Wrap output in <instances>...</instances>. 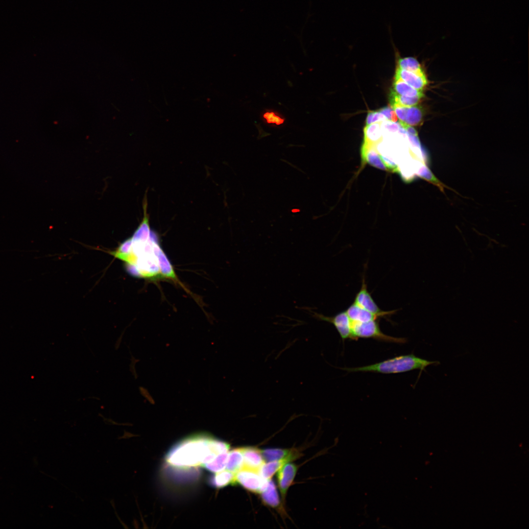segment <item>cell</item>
<instances>
[{"instance_id":"cell-1","label":"cell","mask_w":529,"mask_h":529,"mask_svg":"<svg viewBox=\"0 0 529 529\" xmlns=\"http://www.w3.org/2000/svg\"><path fill=\"white\" fill-rule=\"evenodd\" d=\"M132 237L110 253L122 261L126 271L139 278L176 279L172 265L160 247L156 235L150 230L148 215Z\"/></svg>"},{"instance_id":"cell-2","label":"cell","mask_w":529,"mask_h":529,"mask_svg":"<svg viewBox=\"0 0 529 529\" xmlns=\"http://www.w3.org/2000/svg\"><path fill=\"white\" fill-rule=\"evenodd\" d=\"M229 449L230 446L226 442L208 436L197 435L177 444L168 452L166 459L169 465L176 468L203 467Z\"/></svg>"},{"instance_id":"cell-3","label":"cell","mask_w":529,"mask_h":529,"mask_svg":"<svg viewBox=\"0 0 529 529\" xmlns=\"http://www.w3.org/2000/svg\"><path fill=\"white\" fill-rule=\"evenodd\" d=\"M437 361H430L413 354L396 357L373 364L354 368H344L348 372H373L382 374L403 373L415 369L422 372L431 365H438Z\"/></svg>"},{"instance_id":"cell-4","label":"cell","mask_w":529,"mask_h":529,"mask_svg":"<svg viewBox=\"0 0 529 529\" xmlns=\"http://www.w3.org/2000/svg\"><path fill=\"white\" fill-rule=\"evenodd\" d=\"M377 320L363 322L351 321L352 339L356 340L358 338H372L379 340L395 343H405L406 341L405 338L395 337L384 334L381 331Z\"/></svg>"},{"instance_id":"cell-5","label":"cell","mask_w":529,"mask_h":529,"mask_svg":"<svg viewBox=\"0 0 529 529\" xmlns=\"http://www.w3.org/2000/svg\"><path fill=\"white\" fill-rule=\"evenodd\" d=\"M268 480L262 477L258 471L245 468L235 474V483L256 493H261L266 488Z\"/></svg>"},{"instance_id":"cell-6","label":"cell","mask_w":529,"mask_h":529,"mask_svg":"<svg viewBox=\"0 0 529 529\" xmlns=\"http://www.w3.org/2000/svg\"><path fill=\"white\" fill-rule=\"evenodd\" d=\"M312 315L314 318L329 322L332 324L337 331L342 340L352 337L351 322L346 312L343 311L332 316H328L322 314L311 312Z\"/></svg>"},{"instance_id":"cell-7","label":"cell","mask_w":529,"mask_h":529,"mask_svg":"<svg viewBox=\"0 0 529 529\" xmlns=\"http://www.w3.org/2000/svg\"><path fill=\"white\" fill-rule=\"evenodd\" d=\"M354 302L380 317L391 315L396 312V310L384 311L379 307L367 290L365 277L362 278L361 289L356 294Z\"/></svg>"},{"instance_id":"cell-8","label":"cell","mask_w":529,"mask_h":529,"mask_svg":"<svg viewBox=\"0 0 529 529\" xmlns=\"http://www.w3.org/2000/svg\"><path fill=\"white\" fill-rule=\"evenodd\" d=\"M297 471V465L289 462L285 463L278 470L277 476L278 487L284 505L287 491L293 481Z\"/></svg>"},{"instance_id":"cell-9","label":"cell","mask_w":529,"mask_h":529,"mask_svg":"<svg viewBox=\"0 0 529 529\" xmlns=\"http://www.w3.org/2000/svg\"><path fill=\"white\" fill-rule=\"evenodd\" d=\"M241 450L243 457V468L258 472L264 463L261 450L255 447H241Z\"/></svg>"},{"instance_id":"cell-10","label":"cell","mask_w":529,"mask_h":529,"mask_svg":"<svg viewBox=\"0 0 529 529\" xmlns=\"http://www.w3.org/2000/svg\"><path fill=\"white\" fill-rule=\"evenodd\" d=\"M261 452L264 460L267 461L284 459L290 462L300 456L299 451L295 449L269 448Z\"/></svg>"},{"instance_id":"cell-11","label":"cell","mask_w":529,"mask_h":529,"mask_svg":"<svg viewBox=\"0 0 529 529\" xmlns=\"http://www.w3.org/2000/svg\"><path fill=\"white\" fill-rule=\"evenodd\" d=\"M395 76L400 78L413 88L420 91H423L428 83L427 77L424 72H413L397 67Z\"/></svg>"},{"instance_id":"cell-12","label":"cell","mask_w":529,"mask_h":529,"mask_svg":"<svg viewBox=\"0 0 529 529\" xmlns=\"http://www.w3.org/2000/svg\"><path fill=\"white\" fill-rule=\"evenodd\" d=\"M361 152L362 163H367L379 169L386 170L375 145L363 143Z\"/></svg>"},{"instance_id":"cell-13","label":"cell","mask_w":529,"mask_h":529,"mask_svg":"<svg viewBox=\"0 0 529 529\" xmlns=\"http://www.w3.org/2000/svg\"><path fill=\"white\" fill-rule=\"evenodd\" d=\"M346 312L351 321L353 322H363L380 318L379 316L364 310L354 302L348 307Z\"/></svg>"},{"instance_id":"cell-14","label":"cell","mask_w":529,"mask_h":529,"mask_svg":"<svg viewBox=\"0 0 529 529\" xmlns=\"http://www.w3.org/2000/svg\"><path fill=\"white\" fill-rule=\"evenodd\" d=\"M263 503L273 508H279L281 502L275 483L269 480L266 488L260 493Z\"/></svg>"},{"instance_id":"cell-15","label":"cell","mask_w":529,"mask_h":529,"mask_svg":"<svg viewBox=\"0 0 529 529\" xmlns=\"http://www.w3.org/2000/svg\"><path fill=\"white\" fill-rule=\"evenodd\" d=\"M363 131V143L376 146L383 140V133L381 122L366 125Z\"/></svg>"},{"instance_id":"cell-16","label":"cell","mask_w":529,"mask_h":529,"mask_svg":"<svg viewBox=\"0 0 529 529\" xmlns=\"http://www.w3.org/2000/svg\"><path fill=\"white\" fill-rule=\"evenodd\" d=\"M393 92L399 95L414 97L424 96L423 91L417 90L406 83L400 78L395 76L393 84Z\"/></svg>"},{"instance_id":"cell-17","label":"cell","mask_w":529,"mask_h":529,"mask_svg":"<svg viewBox=\"0 0 529 529\" xmlns=\"http://www.w3.org/2000/svg\"><path fill=\"white\" fill-rule=\"evenodd\" d=\"M243 467V457L241 448L229 452L225 469L234 474Z\"/></svg>"},{"instance_id":"cell-18","label":"cell","mask_w":529,"mask_h":529,"mask_svg":"<svg viewBox=\"0 0 529 529\" xmlns=\"http://www.w3.org/2000/svg\"><path fill=\"white\" fill-rule=\"evenodd\" d=\"M423 117V110L417 105L407 107L405 120L403 124H400L402 127L406 125L416 126L422 121Z\"/></svg>"},{"instance_id":"cell-19","label":"cell","mask_w":529,"mask_h":529,"mask_svg":"<svg viewBox=\"0 0 529 529\" xmlns=\"http://www.w3.org/2000/svg\"><path fill=\"white\" fill-rule=\"evenodd\" d=\"M212 484L217 488H221L229 484H235V474L223 470L215 473L211 479Z\"/></svg>"},{"instance_id":"cell-20","label":"cell","mask_w":529,"mask_h":529,"mask_svg":"<svg viewBox=\"0 0 529 529\" xmlns=\"http://www.w3.org/2000/svg\"><path fill=\"white\" fill-rule=\"evenodd\" d=\"M287 462H289L287 460L282 459L264 463L258 472L264 478L270 480L274 474Z\"/></svg>"},{"instance_id":"cell-21","label":"cell","mask_w":529,"mask_h":529,"mask_svg":"<svg viewBox=\"0 0 529 529\" xmlns=\"http://www.w3.org/2000/svg\"><path fill=\"white\" fill-rule=\"evenodd\" d=\"M423 96H418L414 97H409L399 95L391 91L390 94V102L391 105L395 104L404 106H412L417 105Z\"/></svg>"},{"instance_id":"cell-22","label":"cell","mask_w":529,"mask_h":529,"mask_svg":"<svg viewBox=\"0 0 529 529\" xmlns=\"http://www.w3.org/2000/svg\"><path fill=\"white\" fill-rule=\"evenodd\" d=\"M229 452H224L219 454L214 460L209 463L205 464L203 465V467L215 473L225 470Z\"/></svg>"},{"instance_id":"cell-23","label":"cell","mask_w":529,"mask_h":529,"mask_svg":"<svg viewBox=\"0 0 529 529\" xmlns=\"http://www.w3.org/2000/svg\"><path fill=\"white\" fill-rule=\"evenodd\" d=\"M398 67L413 72H424L419 62L412 57L400 58L398 61Z\"/></svg>"},{"instance_id":"cell-24","label":"cell","mask_w":529,"mask_h":529,"mask_svg":"<svg viewBox=\"0 0 529 529\" xmlns=\"http://www.w3.org/2000/svg\"><path fill=\"white\" fill-rule=\"evenodd\" d=\"M416 173L419 177L439 186L440 188H442V185L439 183V181L436 179L429 168L422 163L417 168Z\"/></svg>"},{"instance_id":"cell-25","label":"cell","mask_w":529,"mask_h":529,"mask_svg":"<svg viewBox=\"0 0 529 529\" xmlns=\"http://www.w3.org/2000/svg\"><path fill=\"white\" fill-rule=\"evenodd\" d=\"M387 119L381 113L378 111H371L367 114L366 119V125L375 122H382Z\"/></svg>"},{"instance_id":"cell-26","label":"cell","mask_w":529,"mask_h":529,"mask_svg":"<svg viewBox=\"0 0 529 529\" xmlns=\"http://www.w3.org/2000/svg\"><path fill=\"white\" fill-rule=\"evenodd\" d=\"M399 125L398 124L388 120L381 123L383 132L387 133H394L397 132L400 129Z\"/></svg>"},{"instance_id":"cell-27","label":"cell","mask_w":529,"mask_h":529,"mask_svg":"<svg viewBox=\"0 0 529 529\" xmlns=\"http://www.w3.org/2000/svg\"><path fill=\"white\" fill-rule=\"evenodd\" d=\"M386 118L387 120L396 122L398 118L395 111L392 107H385L378 110Z\"/></svg>"},{"instance_id":"cell-28","label":"cell","mask_w":529,"mask_h":529,"mask_svg":"<svg viewBox=\"0 0 529 529\" xmlns=\"http://www.w3.org/2000/svg\"><path fill=\"white\" fill-rule=\"evenodd\" d=\"M264 118L268 123H275L279 125L284 122V120L275 115L274 112H266L264 115Z\"/></svg>"}]
</instances>
